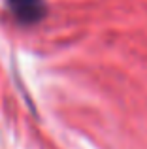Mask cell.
I'll return each mask as SVG.
<instances>
[{"mask_svg": "<svg viewBox=\"0 0 147 149\" xmlns=\"http://www.w3.org/2000/svg\"><path fill=\"white\" fill-rule=\"evenodd\" d=\"M11 8H15L17 17L25 21H32L42 15L40 0H11Z\"/></svg>", "mask_w": 147, "mask_h": 149, "instance_id": "cell-1", "label": "cell"}]
</instances>
